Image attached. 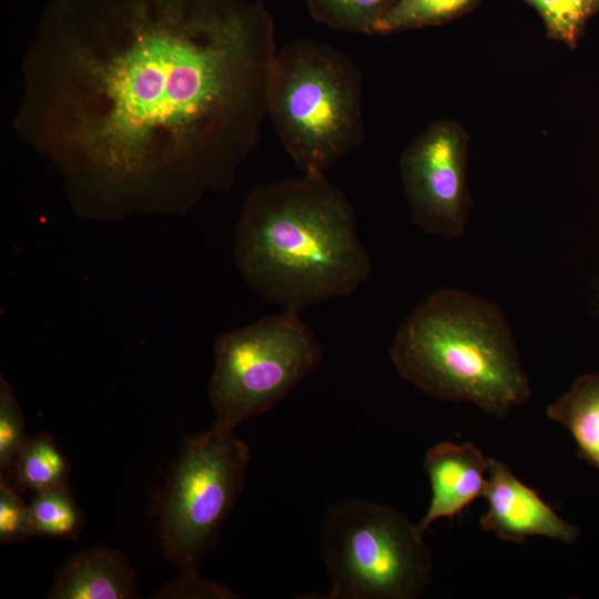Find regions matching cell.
<instances>
[{"label": "cell", "instance_id": "cell-1", "mask_svg": "<svg viewBox=\"0 0 599 599\" xmlns=\"http://www.w3.org/2000/svg\"><path fill=\"white\" fill-rule=\"evenodd\" d=\"M276 53L262 0H49L14 129L80 217L183 215L257 148Z\"/></svg>", "mask_w": 599, "mask_h": 599}, {"label": "cell", "instance_id": "cell-2", "mask_svg": "<svg viewBox=\"0 0 599 599\" xmlns=\"http://www.w3.org/2000/svg\"><path fill=\"white\" fill-rule=\"evenodd\" d=\"M356 220L348 197L325 174L258 185L235 227V266L283 311L351 295L372 273Z\"/></svg>", "mask_w": 599, "mask_h": 599}, {"label": "cell", "instance_id": "cell-3", "mask_svg": "<svg viewBox=\"0 0 599 599\" xmlns=\"http://www.w3.org/2000/svg\"><path fill=\"white\" fill-rule=\"evenodd\" d=\"M389 356L398 375L441 400L505 418L530 397L512 331L494 303L440 288L399 325Z\"/></svg>", "mask_w": 599, "mask_h": 599}, {"label": "cell", "instance_id": "cell-4", "mask_svg": "<svg viewBox=\"0 0 599 599\" xmlns=\"http://www.w3.org/2000/svg\"><path fill=\"white\" fill-rule=\"evenodd\" d=\"M266 102L283 148L303 174H325L363 142V75L328 44L303 39L277 51Z\"/></svg>", "mask_w": 599, "mask_h": 599}, {"label": "cell", "instance_id": "cell-5", "mask_svg": "<svg viewBox=\"0 0 599 599\" xmlns=\"http://www.w3.org/2000/svg\"><path fill=\"white\" fill-rule=\"evenodd\" d=\"M329 599H415L434 571L417 524L395 508L356 498L331 507L322 535Z\"/></svg>", "mask_w": 599, "mask_h": 599}, {"label": "cell", "instance_id": "cell-6", "mask_svg": "<svg viewBox=\"0 0 599 599\" xmlns=\"http://www.w3.org/2000/svg\"><path fill=\"white\" fill-rule=\"evenodd\" d=\"M322 359V345L301 319L283 311L216 337L209 396L214 424L234 429L283 400Z\"/></svg>", "mask_w": 599, "mask_h": 599}, {"label": "cell", "instance_id": "cell-7", "mask_svg": "<svg viewBox=\"0 0 599 599\" xmlns=\"http://www.w3.org/2000/svg\"><path fill=\"white\" fill-rule=\"evenodd\" d=\"M250 460L232 428L214 424L184 441L164 487L159 525L163 551L181 572L196 571L215 544Z\"/></svg>", "mask_w": 599, "mask_h": 599}, {"label": "cell", "instance_id": "cell-8", "mask_svg": "<svg viewBox=\"0 0 599 599\" xmlns=\"http://www.w3.org/2000/svg\"><path fill=\"white\" fill-rule=\"evenodd\" d=\"M469 138L453 120H438L416 135L399 159L412 221L446 240L464 235L471 206L467 182Z\"/></svg>", "mask_w": 599, "mask_h": 599}, {"label": "cell", "instance_id": "cell-9", "mask_svg": "<svg viewBox=\"0 0 599 599\" xmlns=\"http://www.w3.org/2000/svg\"><path fill=\"white\" fill-rule=\"evenodd\" d=\"M483 497L488 509L479 518V525L500 540L521 544L529 537H545L568 544L579 536L577 526L562 519L535 489L498 459L488 458Z\"/></svg>", "mask_w": 599, "mask_h": 599}, {"label": "cell", "instance_id": "cell-10", "mask_svg": "<svg viewBox=\"0 0 599 599\" xmlns=\"http://www.w3.org/2000/svg\"><path fill=\"white\" fill-rule=\"evenodd\" d=\"M424 468L430 483V501L417 524L425 534L439 518L453 519L475 499L483 497L488 458L473 443L441 441L425 455Z\"/></svg>", "mask_w": 599, "mask_h": 599}, {"label": "cell", "instance_id": "cell-11", "mask_svg": "<svg viewBox=\"0 0 599 599\" xmlns=\"http://www.w3.org/2000/svg\"><path fill=\"white\" fill-rule=\"evenodd\" d=\"M136 576L119 550L97 546L74 555L58 572L51 599L140 598Z\"/></svg>", "mask_w": 599, "mask_h": 599}, {"label": "cell", "instance_id": "cell-12", "mask_svg": "<svg viewBox=\"0 0 599 599\" xmlns=\"http://www.w3.org/2000/svg\"><path fill=\"white\" fill-rule=\"evenodd\" d=\"M571 435L577 456L599 471V373L582 374L546 408Z\"/></svg>", "mask_w": 599, "mask_h": 599}, {"label": "cell", "instance_id": "cell-13", "mask_svg": "<svg viewBox=\"0 0 599 599\" xmlns=\"http://www.w3.org/2000/svg\"><path fill=\"white\" fill-rule=\"evenodd\" d=\"M70 463L51 434L30 438L19 453L10 475L16 486L34 494L68 486Z\"/></svg>", "mask_w": 599, "mask_h": 599}, {"label": "cell", "instance_id": "cell-14", "mask_svg": "<svg viewBox=\"0 0 599 599\" xmlns=\"http://www.w3.org/2000/svg\"><path fill=\"white\" fill-rule=\"evenodd\" d=\"M480 0H398L375 24L373 34L441 26L471 12Z\"/></svg>", "mask_w": 599, "mask_h": 599}, {"label": "cell", "instance_id": "cell-15", "mask_svg": "<svg viewBox=\"0 0 599 599\" xmlns=\"http://www.w3.org/2000/svg\"><path fill=\"white\" fill-rule=\"evenodd\" d=\"M33 536L78 539L85 520L72 498L69 487H58L37 493L29 505Z\"/></svg>", "mask_w": 599, "mask_h": 599}, {"label": "cell", "instance_id": "cell-16", "mask_svg": "<svg viewBox=\"0 0 599 599\" xmlns=\"http://www.w3.org/2000/svg\"><path fill=\"white\" fill-rule=\"evenodd\" d=\"M541 19L547 38L578 48L588 22L599 14V0H521Z\"/></svg>", "mask_w": 599, "mask_h": 599}, {"label": "cell", "instance_id": "cell-17", "mask_svg": "<svg viewBox=\"0 0 599 599\" xmlns=\"http://www.w3.org/2000/svg\"><path fill=\"white\" fill-rule=\"evenodd\" d=\"M398 0H307L311 16L318 22L346 32L369 34Z\"/></svg>", "mask_w": 599, "mask_h": 599}, {"label": "cell", "instance_id": "cell-18", "mask_svg": "<svg viewBox=\"0 0 599 599\" xmlns=\"http://www.w3.org/2000/svg\"><path fill=\"white\" fill-rule=\"evenodd\" d=\"M30 438L24 428V416L12 387L0 377V474L10 475L13 464Z\"/></svg>", "mask_w": 599, "mask_h": 599}, {"label": "cell", "instance_id": "cell-19", "mask_svg": "<svg viewBox=\"0 0 599 599\" xmlns=\"http://www.w3.org/2000/svg\"><path fill=\"white\" fill-rule=\"evenodd\" d=\"M32 535L29 506L8 480H0V542L16 544Z\"/></svg>", "mask_w": 599, "mask_h": 599}, {"label": "cell", "instance_id": "cell-20", "mask_svg": "<svg viewBox=\"0 0 599 599\" xmlns=\"http://www.w3.org/2000/svg\"><path fill=\"white\" fill-rule=\"evenodd\" d=\"M156 598H219L231 599L237 596L227 587L202 579L197 571L181 572L180 578L162 587Z\"/></svg>", "mask_w": 599, "mask_h": 599}]
</instances>
